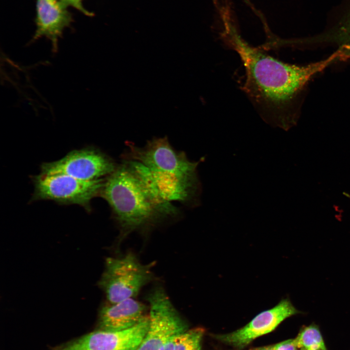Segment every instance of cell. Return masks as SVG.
I'll use <instances>...</instances> for the list:
<instances>
[{
    "instance_id": "obj_16",
    "label": "cell",
    "mask_w": 350,
    "mask_h": 350,
    "mask_svg": "<svg viewBox=\"0 0 350 350\" xmlns=\"http://www.w3.org/2000/svg\"><path fill=\"white\" fill-rule=\"evenodd\" d=\"M81 0H61L66 5H71L80 10L83 13L89 15V13L82 6Z\"/></svg>"
},
{
    "instance_id": "obj_3",
    "label": "cell",
    "mask_w": 350,
    "mask_h": 350,
    "mask_svg": "<svg viewBox=\"0 0 350 350\" xmlns=\"http://www.w3.org/2000/svg\"><path fill=\"white\" fill-rule=\"evenodd\" d=\"M122 160L137 161L146 169L156 188L166 200L194 207L200 203L201 185L197 166L183 151L175 150L167 137L154 138L144 146L126 143Z\"/></svg>"
},
{
    "instance_id": "obj_7",
    "label": "cell",
    "mask_w": 350,
    "mask_h": 350,
    "mask_svg": "<svg viewBox=\"0 0 350 350\" xmlns=\"http://www.w3.org/2000/svg\"><path fill=\"white\" fill-rule=\"evenodd\" d=\"M114 161L100 150L93 147L74 150L62 158L43 163L41 173L64 174L85 181L105 178L118 166Z\"/></svg>"
},
{
    "instance_id": "obj_2",
    "label": "cell",
    "mask_w": 350,
    "mask_h": 350,
    "mask_svg": "<svg viewBox=\"0 0 350 350\" xmlns=\"http://www.w3.org/2000/svg\"><path fill=\"white\" fill-rule=\"evenodd\" d=\"M99 196L108 204L122 237L178 217L179 209L161 195L145 168L123 160L103 182Z\"/></svg>"
},
{
    "instance_id": "obj_9",
    "label": "cell",
    "mask_w": 350,
    "mask_h": 350,
    "mask_svg": "<svg viewBox=\"0 0 350 350\" xmlns=\"http://www.w3.org/2000/svg\"><path fill=\"white\" fill-rule=\"evenodd\" d=\"M302 313L293 305L288 298L282 299L273 308L255 316L249 323L232 332L214 335L226 344L242 349L253 340L274 330L286 318Z\"/></svg>"
},
{
    "instance_id": "obj_11",
    "label": "cell",
    "mask_w": 350,
    "mask_h": 350,
    "mask_svg": "<svg viewBox=\"0 0 350 350\" xmlns=\"http://www.w3.org/2000/svg\"><path fill=\"white\" fill-rule=\"evenodd\" d=\"M145 305L134 298L106 305L101 309L98 329L122 331L138 324L147 315Z\"/></svg>"
},
{
    "instance_id": "obj_8",
    "label": "cell",
    "mask_w": 350,
    "mask_h": 350,
    "mask_svg": "<svg viewBox=\"0 0 350 350\" xmlns=\"http://www.w3.org/2000/svg\"><path fill=\"white\" fill-rule=\"evenodd\" d=\"M149 316L129 329L122 331L97 329L51 350H137L148 330Z\"/></svg>"
},
{
    "instance_id": "obj_12",
    "label": "cell",
    "mask_w": 350,
    "mask_h": 350,
    "mask_svg": "<svg viewBox=\"0 0 350 350\" xmlns=\"http://www.w3.org/2000/svg\"><path fill=\"white\" fill-rule=\"evenodd\" d=\"M204 334L202 328L188 329L172 338L158 350H201Z\"/></svg>"
},
{
    "instance_id": "obj_18",
    "label": "cell",
    "mask_w": 350,
    "mask_h": 350,
    "mask_svg": "<svg viewBox=\"0 0 350 350\" xmlns=\"http://www.w3.org/2000/svg\"></svg>"
},
{
    "instance_id": "obj_17",
    "label": "cell",
    "mask_w": 350,
    "mask_h": 350,
    "mask_svg": "<svg viewBox=\"0 0 350 350\" xmlns=\"http://www.w3.org/2000/svg\"><path fill=\"white\" fill-rule=\"evenodd\" d=\"M252 350H275V345L257 348Z\"/></svg>"
},
{
    "instance_id": "obj_13",
    "label": "cell",
    "mask_w": 350,
    "mask_h": 350,
    "mask_svg": "<svg viewBox=\"0 0 350 350\" xmlns=\"http://www.w3.org/2000/svg\"><path fill=\"white\" fill-rule=\"evenodd\" d=\"M294 339L298 350H328L320 330L315 323L302 327Z\"/></svg>"
},
{
    "instance_id": "obj_14",
    "label": "cell",
    "mask_w": 350,
    "mask_h": 350,
    "mask_svg": "<svg viewBox=\"0 0 350 350\" xmlns=\"http://www.w3.org/2000/svg\"><path fill=\"white\" fill-rule=\"evenodd\" d=\"M333 38L345 55L350 58V13L333 32Z\"/></svg>"
},
{
    "instance_id": "obj_4",
    "label": "cell",
    "mask_w": 350,
    "mask_h": 350,
    "mask_svg": "<svg viewBox=\"0 0 350 350\" xmlns=\"http://www.w3.org/2000/svg\"><path fill=\"white\" fill-rule=\"evenodd\" d=\"M150 264L142 263L132 252L109 257L99 285L107 300L113 304L134 298L141 288L154 278Z\"/></svg>"
},
{
    "instance_id": "obj_5",
    "label": "cell",
    "mask_w": 350,
    "mask_h": 350,
    "mask_svg": "<svg viewBox=\"0 0 350 350\" xmlns=\"http://www.w3.org/2000/svg\"><path fill=\"white\" fill-rule=\"evenodd\" d=\"M105 179L85 181L62 173H40L32 177L35 190L32 200H50L62 205L77 204L90 211L91 200L99 196Z\"/></svg>"
},
{
    "instance_id": "obj_1",
    "label": "cell",
    "mask_w": 350,
    "mask_h": 350,
    "mask_svg": "<svg viewBox=\"0 0 350 350\" xmlns=\"http://www.w3.org/2000/svg\"><path fill=\"white\" fill-rule=\"evenodd\" d=\"M227 31L228 46L238 54L245 69L242 89L264 121L284 130L296 123L295 107L309 81L340 58V52L336 50L316 62L290 64L250 46L233 27L228 26Z\"/></svg>"
},
{
    "instance_id": "obj_10",
    "label": "cell",
    "mask_w": 350,
    "mask_h": 350,
    "mask_svg": "<svg viewBox=\"0 0 350 350\" xmlns=\"http://www.w3.org/2000/svg\"><path fill=\"white\" fill-rule=\"evenodd\" d=\"M66 6L60 0L36 1V29L33 41L45 36L51 41L53 53L57 52L58 39L71 20Z\"/></svg>"
},
{
    "instance_id": "obj_6",
    "label": "cell",
    "mask_w": 350,
    "mask_h": 350,
    "mask_svg": "<svg viewBox=\"0 0 350 350\" xmlns=\"http://www.w3.org/2000/svg\"><path fill=\"white\" fill-rule=\"evenodd\" d=\"M149 304V324L146 334L137 350H158L188 326L175 307L164 289L154 288L146 296Z\"/></svg>"
},
{
    "instance_id": "obj_15",
    "label": "cell",
    "mask_w": 350,
    "mask_h": 350,
    "mask_svg": "<svg viewBox=\"0 0 350 350\" xmlns=\"http://www.w3.org/2000/svg\"><path fill=\"white\" fill-rule=\"evenodd\" d=\"M275 350H298L294 339H289L275 344Z\"/></svg>"
}]
</instances>
